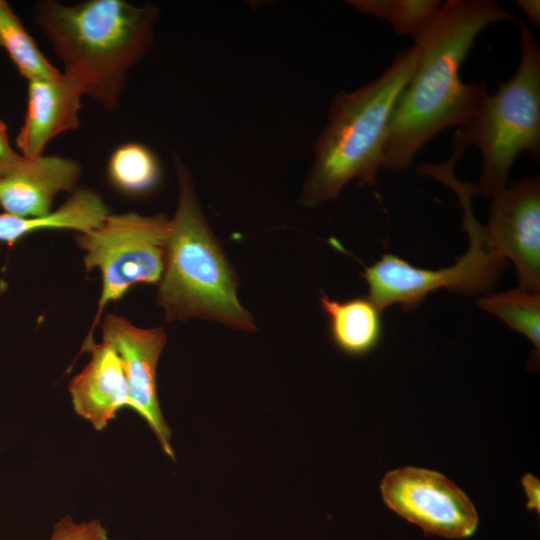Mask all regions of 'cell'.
Here are the masks:
<instances>
[{"instance_id":"obj_1","label":"cell","mask_w":540,"mask_h":540,"mask_svg":"<svg viewBox=\"0 0 540 540\" xmlns=\"http://www.w3.org/2000/svg\"><path fill=\"white\" fill-rule=\"evenodd\" d=\"M514 16L492 0H447L415 37L417 62L393 110L382 169L401 173L439 132L466 127L479 105L484 83H465L461 66L478 35Z\"/></svg>"},{"instance_id":"obj_2","label":"cell","mask_w":540,"mask_h":540,"mask_svg":"<svg viewBox=\"0 0 540 540\" xmlns=\"http://www.w3.org/2000/svg\"><path fill=\"white\" fill-rule=\"evenodd\" d=\"M159 10L125 0L38 3L34 19L64 66L63 76L106 110L118 107L128 71L148 52Z\"/></svg>"},{"instance_id":"obj_3","label":"cell","mask_w":540,"mask_h":540,"mask_svg":"<svg viewBox=\"0 0 540 540\" xmlns=\"http://www.w3.org/2000/svg\"><path fill=\"white\" fill-rule=\"evenodd\" d=\"M416 62L413 45L400 51L373 81L334 97L299 196L302 206L316 207L337 199L353 180L375 187L391 116Z\"/></svg>"},{"instance_id":"obj_4","label":"cell","mask_w":540,"mask_h":540,"mask_svg":"<svg viewBox=\"0 0 540 540\" xmlns=\"http://www.w3.org/2000/svg\"><path fill=\"white\" fill-rule=\"evenodd\" d=\"M179 196L170 219L157 302L168 321L202 318L235 330H255L237 297L238 277L201 209L192 175L174 155Z\"/></svg>"},{"instance_id":"obj_5","label":"cell","mask_w":540,"mask_h":540,"mask_svg":"<svg viewBox=\"0 0 540 540\" xmlns=\"http://www.w3.org/2000/svg\"><path fill=\"white\" fill-rule=\"evenodd\" d=\"M521 56L516 73L498 89L482 93L470 123L458 129L454 146H474L482 155L476 194L492 198L506 187L510 169L525 152L540 158V48L526 22L518 20Z\"/></svg>"},{"instance_id":"obj_6","label":"cell","mask_w":540,"mask_h":540,"mask_svg":"<svg viewBox=\"0 0 540 540\" xmlns=\"http://www.w3.org/2000/svg\"><path fill=\"white\" fill-rule=\"evenodd\" d=\"M439 181L458 196L469 248L454 264L440 269L419 268L394 254H383L363 273L368 297L382 311L391 305H400L406 312L413 311L427 295L439 289L464 295L489 294L507 268L508 261L490 242L484 225L473 214L474 184L459 181L453 171L444 172Z\"/></svg>"},{"instance_id":"obj_7","label":"cell","mask_w":540,"mask_h":540,"mask_svg":"<svg viewBox=\"0 0 540 540\" xmlns=\"http://www.w3.org/2000/svg\"><path fill=\"white\" fill-rule=\"evenodd\" d=\"M170 219L165 214H109L99 227L79 233L87 271L98 269L102 291L92 325L105 308L139 283H159L164 270ZM90 331V333H91ZM89 333V334H90Z\"/></svg>"},{"instance_id":"obj_8","label":"cell","mask_w":540,"mask_h":540,"mask_svg":"<svg viewBox=\"0 0 540 540\" xmlns=\"http://www.w3.org/2000/svg\"><path fill=\"white\" fill-rule=\"evenodd\" d=\"M385 504L425 533L460 539L474 534L479 517L468 496L443 474L418 467L388 472L380 484Z\"/></svg>"},{"instance_id":"obj_9","label":"cell","mask_w":540,"mask_h":540,"mask_svg":"<svg viewBox=\"0 0 540 540\" xmlns=\"http://www.w3.org/2000/svg\"><path fill=\"white\" fill-rule=\"evenodd\" d=\"M487 236L516 268L519 288L540 291V181L524 178L492 197Z\"/></svg>"},{"instance_id":"obj_10","label":"cell","mask_w":540,"mask_h":540,"mask_svg":"<svg viewBox=\"0 0 540 540\" xmlns=\"http://www.w3.org/2000/svg\"><path fill=\"white\" fill-rule=\"evenodd\" d=\"M102 336L120 357L132 410L147 422L164 453L175 460L171 432L157 395V364L167 341L163 328H139L123 317L110 314L102 324Z\"/></svg>"},{"instance_id":"obj_11","label":"cell","mask_w":540,"mask_h":540,"mask_svg":"<svg viewBox=\"0 0 540 540\" xmlns=\"http://www.w3.org/2000/svg\"><path fill=\"white\" fill-rule=\"evenodd\" d=\"M81 175L80 165L57 155L25 158L0 179V206L6 214L38 217L51 212L55 196L74 188Z\"/></svg>"},{"instance_id":"obj_12","label":"cell","mask_w":540,"mask_h":540,"mask_svg":"<svg viewBox=\"0 0 540 540\" xmlns=\"http://www.w3.org/2000/svg\"><path fill=\"white\" fill-rule=\"evenodd\" d=\"M87 351L91 358L69 384L75 413L102 431L116 413L132 409L122 362L114 347L107 343L92 344Z\"/></svg>"},{"instance_id":"obj_13","label":"cell","mask_w":540,"mask_h":540,"mask_svg":"<svg viewBox=\"0 0 540 540\" xmlns=\"http://www.w3.org/2000/svg\"><path fill=\"white\" fill-rule=\"evenodd\" d=\"M81 93L61 74L53 79L28 81L27 111L16 144L21 155H43L55 136L79 126Z\"/></svg>"},{"instance_id":"obj_14","label":"cell","mask_w":540,"mask_h":540,"mask_svg":"<svg viewBox=\"0 0 540 540\" xmlns=\"http://www.w3.org/2000/svg\"><path fill=\"white\" fill-rule=\"evenodd\" d=\"M320 304L328 317L331 338L341 351L360 356L376 347L383 330V311L368 296L341 301L322 293Z\"/></svg>"},{"instance_id":"obj_15","label":"cell","mask_w":540,"mask_h":540,"mask_svg":"<svg viewBox=\"0 0 540 540\" xmlns=\"http://www.w3.org/2000/svg\"><path fill=\"white\" fill-rule=\"evenodd\" d=\"M477 304L532 342L536 365L540 353V294L518 287L505 292L489 293L478 299Z\"/></svg>"},{"instance_id":"obj_16","label":"cell","mask_w":540,"mask_h":540,"mask_svg":"<svg viewBox=\"0 0 540 540\" xmlns=\"http://www.w3.org/2000/svg\"><path fill=\"white\" fill-rule=\"evenodd\" d=\"M0 46L8 52L19 72L28 80L53 79L57 70L41 53L8 3L0 0Z\"/></svg>"},{"instance_id":"obj_17","label":"cell","mask_w":540,"mask_h":540,"mask_svg":"<svg viewBox=\"0 0 540 540\" xmlns=\"http://www.w3.org/2000/svg\"><path fill=\"white\" fill-rule=\"evenodd\" d=\"M107 171L115 187L130 194L144 193L155 187L161 173L155 154L139 143L116 148L109 158Z\"/></svg>"},{"instance_id":"obj_18","label":"cell","mask_w":540,"mask_h":540,"mask_svg":"<svg viewBox=\"0 0 540 540\" xmlns=\"http://www.w3.org/2000/svg\"><path fill=\"white\" fill-rule=\"evenodd\" d=\"M360 13L385 20L403 36L415 37L433 19L442 2L439 0H351Z\"/></svg>"},{"instance_id":"obj_19","label":"cell","mask_w":540,"mask_h":540,"mask_svg":"<svg viewBox=\"0 0 540 540\" xmlns=\"http://www.w3.org/2000/svg\"><path fill=\"white\" fill-rule=\"evenodd\" d=\"M49 540H108V534L99 520L76 523L68 515L55 523Z\"/></svg>"},{"instance_id":"obj_20","label":"cell","mask_w":540,"mask_h":540,"mask_svg":"<svg viewBox=\"0 0 540 540\" xmlns=\"http://www.w3.org/2000/svg\"><path fill=\"white\" fill-rule=\"evenodd\" d=\"M24 157L10 146L4 122L0 120V179L15 170Z\"/></svg>"},{"instance_id":"obj_21","label":"cell","mask_w":540,"mask_h":540,"mask_svg":"<svg viewBox=\"0 0 540 540\" xmlns=\"http://www.w3.org/2000/svg\"><path fill=\"white\" fill-rule=\"evenodd\" d=\"M525 494L528 498L527 508L540 511V481L532 474H525L521 480Z\"/></svg>"},{"instance_id":"obj_22","label":"cell","mask_w":540,"mask_h":540,"mask_svg":"<svg viewBox=\"0 0 540 540\" xmlns=\"http://www.w3.org/2000/svg\"><path fill=\"white\" fill-rule=\"evenodd\" d=\"M515 3L520 7L528 20L535 26H540V1L539 0H516Z\"/></svg>"}]
</instances>
